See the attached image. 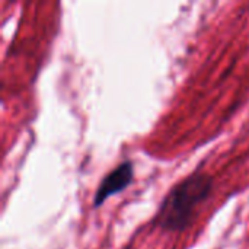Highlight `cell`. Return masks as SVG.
Wrapping results in <instances>:
<instances>
[{
	"label": "cell",
	"mask_w": 249,
	"mask_h": 249,
	"mask_svg": "<svg viewBox=\"0 0 249 249\" xmlns=\"http://www.w3.org/2000/svg\"><path fill=\"white\" fill-rule=\"evenodd\" d=\"M213 179L207 174H193L181 181L163 200L159 210V225L168 232L184 231L198 204L212 193Z\"/></svg>",
	"instance_id": "6da1fadb"
},
{
	"label": "cell",
	"mask_w": 249,
	"mask_h": 249,
	"mask_svg": "<svg viewBox=\"0 0 249 249\" xmlns=\"http://www.w3.org/2000/svg\"><path fill=\"white\" fill-rule=\"evenodd\" d=\"M134 178V166L130 160L123 162L115 169H112L99 184L95 197H93V206L98 209L101 207L111 196L120 194L124 191Z\"/></svg>",
	"instance_id": "7a4b0ae2"
}]
</instances>
